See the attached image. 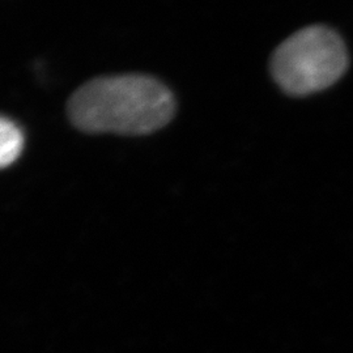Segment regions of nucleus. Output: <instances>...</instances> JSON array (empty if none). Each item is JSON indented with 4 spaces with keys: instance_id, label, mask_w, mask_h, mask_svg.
<instances>
[{
    "instance_id": "obj_1",
    "label": "nucleus",
    "mask_w": 353,
    "mask_h": 353,
    "mask_svg": "<svg viewBox=\"0 0 353 353\" xmlns=\"http://www.w3.org/2000/svg\"><path fill=\"white\" fill-rule=\"evenodd\" d=\"M174 110L172 92L144 75L94 79L77 89L68 101L71 122L93 134H151L169 123Z\"/></svg>"
},
{
    "instance_id": "obj_2",
    "label": "nucleus",
    "mask_w": 353,
    "mask_h": 353,
    "mask_svg": "<svg viewBox=\"0 0 353 353\" xmlns=\"http://www.w3.org/2000/svg\"><path fill=\"white\" fill-rule=\"evenodd\" d=\"M348 54L343 39L327 26L303 28L279 46L271 71L279 87L307 96L331 87L345 72Z\"/></svg>"
},
{
    "instance_id": "obj_3",
    "label": "nucleus",
    "mask_w": 353,
    "mask_h": 353,
    "mask_svg": "<svg viewBox=\"0 0 353 353\" xmlns=\"http://www.w3.org/2000/svg\"><path fill=\"white\" fill-rule=\"evenodd\" d=\"M24 148L21 128L8 118L0 117V169L12 165Z\"/></svg>"
}]
</instances>
